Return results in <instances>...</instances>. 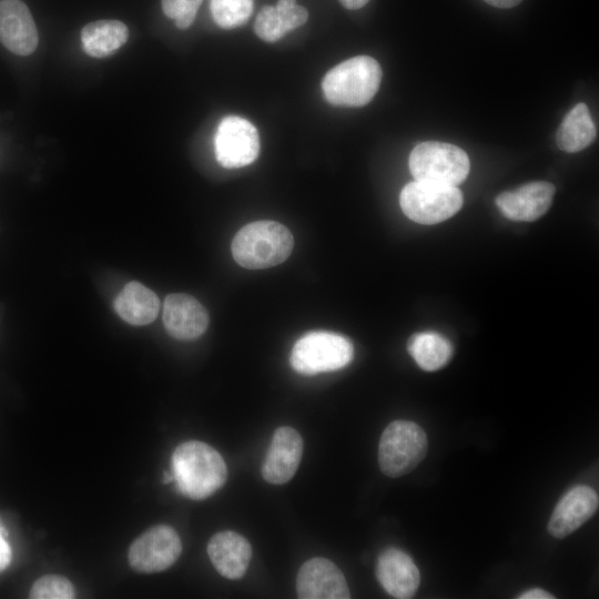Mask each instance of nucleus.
I'll return each mask as SVG.
<instances>
[{
    "label": "nucleus",
    "instance_id": "obj_20",
    "mask_svg": "<svg viewBox=\"0 0 599 599\" xmlns=\"http://www.w3.org/2000/svg\"><path fill=\"white\" fill-rule=\"evenodd\" d=\"M129 38L128 27L119 20H98L81 31L83 50L93 58H105L116 52Z\"/></svg>",
    "mask_w": 599,
    "mask_h": 599
},
{
    "label": "nucleus",
    "instance_id": "obj_17",
    "mask_svg": "<svg viewBox=\"0 0 599 599\" xmlns=\"http://www.w3.org/2000/svg\"><path fill=\"white\" fill-rule=\"evenodd\" d=\"M207 555L220 575L227 579H238L247 570L252 547L242 535L224 530L210 539Z\"/></svg>",
    "mask_w": 599,
    "mask_h": 599
},
{
    "label": "nucleus",
    "instance_id": "obj_10",
    "mask_svg": "<svg viewBox=\"0 0 599 599\" xmlns=\"http://www.w3.org/2000/svg\"><path fill=\"white\" fill-rule=\"evenodd\" d=\"M296 591L302 599L351 598L345 577L331 560L322 557L305 561L298 570Z\"/></svg>",
    "mask_w": 599,
    "mask_h": 599
},
{
    "label": "nucleus",
    "instance_id": "obj_25",
    "mask_svg": "<svg viewBox=\"0 0 599 599\" xmlns=\"http://www.w3.org/2000/svg\"><path fill=\"white\" fill-rule=\"evenodd\" d=\"M202 0H162L164 14L175 21L180 29L189 28L196 16Z\"/></svg>",
    "mask_w": 599,
    "mask_h": 599
},
{
    "label": "nucleus",
    "instance_id": "obj_21",
    "mask_svg": "<svg viewBox=\"0 0 599 599\" xmlns=\"http://www.w3.org/2000/svg\"><path fill=\"white\" fill-rule=\"evenodd\" d=\"M407 349L416 364L427 372L441 368L453 355L450 342L435 332L414 334L408 339Z\"/></svg>",
    "mask_w": 599,
    "mask_h": 599
},
{
    "label": "nucleus",
    "instance_id": "obj_13",
    "mask_svg": "<svg viewBox=\"0 0 599 599\" xmlns=\"http://www.w3.org/2000/svg\"><path fill=\"white\" fill-rule=\"evenodd\" d=\"M598 506L595 489L586 485L575 486L556 505L547 527L549 534L558 539L569 536L595 515Z\"/></svg>",
    "mask_w": 599,
    "mask_h": 599
},
{
    "label": "nucleus",
    "instance_id": "obj_30",
    "mask_svg": "<svg viewBox=\"0 0 599 599\" xmlns=\"http://www.w3.org/2000/svg\"><path fill=\"white\" fill-rule=\"evenodd\" d=\"M343 7L349 10H356L364 7L369 0H338Z\"/></svg>",
    "mask_w": 599,
    "mask_h": 599
},
{
    "label": "nucleus",
    "instance_id": "obj_29",
    "mask_svg": "<svg viewBox=\"0 0 599 599\" xmlns=\"http://www.w3.org/2000/svg\"><path fill=\"white\" fill-rule=\"evenodd\" d=\"M484 1L496 8L508 9V8L516 7L522 0H484Z\"/></svg>",
    "mask_w": 599,
    "mask_h": 599
},
{
    "label": "nucleus",
    "instance_id": "obj_1",
    "mask_svg": "<svg viewBox=\"0 0 599 599\" xmlns=\"http://www.w3.org/2000/svg\"><path fill=\"white\" fill-rule=\"evenodd\" d=\"M171 466L177 490L195 500L213 495L227 478L226 464L221 454L199 440L180 444L172 454Z\"/></svg>",
    "mask_w": 599,
    "mask_h": 599
},
{
    "label": "nucleus",
    "instance_id": "obj_22",
    "mask_svg": "<svg viewBox=\"0 0 599 599\" xmlns=\"http://www.w3.org/2000/svg\"><path fill=\"white\" fill-rule=\"evenodd\" d=\"M210 10L217 26L233 29L244 24L253 12V0H211Z\"/></svg>",
    "mask_w": 599,
    "mask_h": 599
},
{
    "label": "nucleus",
    "instance_id": "obj_7",
    "mask_svg": "<svg viewBox=\"0 0 599 599\" xmlns=\"http://www.w3.org/2000/svg\"><path fill=\"white\" fill-rule=\"evenodd\" d=\"M464 196L457 186L423 181L407 183L400 194L399 204L412 221L433 225L455 215L463 206Z\"/></svg>",
    "mask_w": 599,
    "mask_h": 599
},
{
    "label": "nucleus",
    "instance_id": "obj_12",
    "mask_svg": "<svg viewBox=\"0 0 599 599\" xmlns=\"http://www.w3.org/2000/svg\"><path fill=\"white\" fill-rule=\"evenodd\" d=\"M303 454V439L288 426L278 427L262 465L263 478L273 485L287 483L295 475Z\"/></svg>",
    "mask_w": 599,
    "mask_h": 599
},
{
    "label": "nucleus",
    "instance_id": "obj_19",
    "mask_svg": "<svg viewBox=\"0 0 599 599\" xmlns=\"http://www.w3.org/2000/svg\"><path fill=\"white\" fill-rule=\"evenodd\" d=\"M597 136V129L586 103L576 104L561 121L556 142L568 153L579 152L589 146Z\"/></svg>",
    "mask_w": 599,
    "mask_h": 599
},
{
    "label": "nucleus",
    "instance_id": "obj_16",
    "mask_svg": "<svg viewBox=\"0 0 599 599\" xmlns=\"http://www.w3.org/2000/svg\"><path fill=\"white\" fill-rule=\"evenodd\" d=\"M376 577L383 589L398 599L412 598L420 582L419 570L413 559L405 551L393 547L378 556Z\"/></svg>",
    "mask_w": 599,
    "mask_h": 599
},
{
    "label": "nucleus",
    "instance_id": "obj_9",
    "mask_svg": "<svg viewBox=\"0 0 599 599\" xmlns=\"http://www.w3.org/2000/svg\"><path fill=\"white\" fill-rule=\"evenodd\" d=\"M217 162L226 169H236L254 162L260 152L256 128L246 119L229 115L222 119L215 133Z\"/></svg>",
    "mask_w": 599,
    "mask_h": 599
},
{
    "label": "nucleus",
    "instance_id": "obj_24",
    "mask_svg": "<svg viewBox=\"0 0 599 599\" xmlns=\"http://www.w3.org/2000/svg\"><path fill=\"white\" fill-rule=\"evenodd\" d=\"M254 31L266 42H275L287 33L275 6H265L261 9L254 23Z\"/></svg>",
    "mask_w": 599,
    "mask_h": 599
},
{
    "label": "nucleus",
    "instance_id": "obj_11",
    "mask_svg": "<svg viewBox=\"0 0 599 599\" xmlns=\"http://www.w3.org/2000/svg\"><path fill=\"white\" fill-rule=\"evenodd\" d=\"M555 192L552 183L535 181L502 192L496 197V205L511 221L532 222L549 210Z\"/></svg>",
    "mask_w": 599,
    "mask_h": 599
},
{
    "label": "nucleus",
    "instance_id": "obj_26",
    "mask_svg": "<svg viewBox=\"0 0 599 599\" xmlns=\"http://www.w3.org/2000/svg\"><path fill=\"white\" fill-rule=\"evenodd\" d=\"M287 32L303 26L308 19L307 10L295 0H278L275 6Z\"/></svg>",
    "mask_w": 599,
    "mask_h": 599
},
{
    "label": "nucleus",
    "instance_id": "obj_28",
    "mask_svg": "<svg viewBox=\"0 0 599 599\" xmlns=\"http://www.w3.org/2000/svg\"><path fill=\"white\" fill-rule=\"evenodd\" d=\"M519 599H552L555 596L549 593L548 591L540 589V588H532L525 592H522L520 596H518Z\"/></svg>",
    "mask_w": 599,
    "mask_h": 599
},
{
    "label": "nucleus",
    "instance_id": "obj_18",
    "mask_svg": "<svg viewBox=\"0 0 599 599\" xmlns=\"http://www.w3.org/2000/svg\"><path fill=\"white\" fill-rule=\"evenodd\" d=\"M119 316L132 325H146L155 319L160 309L156 294L139 282L128 283L113 303Z\"/></svg>",
    "mask_w": 599,
    "mask_h": 599
},
{
    "label": "nucleus",
    "instance_id": "obj_5",
    "mask_svg": "<svg viewBox=\"0 0 599 599\" xmlns=\"http://www.w3.org/2000/svg\"><path fill=\"white\" fill-rule=\"evenodd\" d=\"M408 166L415 181L457 186L466 180L470 162L455 144L426 141L412 150Z\"/></svg>",
    "mask_w": 599,
    "mask_h": 599
},
{
    "label": "nucleus",
    "instance_id": "obj_14",
    "mask_svg": "<svg viewBox=\"0 0 599 599\" xmlns=\"http://www.w3.org/2000/svg\"><path fill=\"white\" fill-rule=\"evenodd\" d=\"M0 42L18 55H29L37 49L38 30L22 1L0 0Z\"/></svg>",
    "mask_w": 599,
    "mask_h": 599
},
{
    "label": "nucleus",
    "instance_id": "obj_3",
    "mask_svg": "<svg viewBox=\"0 0 599 599\" xmlns=\"http://www.w3.org/2000/svg\"><path fill=\"white\" fill-rule=\"evenodd\" d=\"M382 81L379 63L357 55L332 68L322 80L325 99L337 106H363L376 94Z\"/></svg>",
    "mask_w": 599,
    "mask_h": 599
},
{
    "label": "nucleus",
    "instance_id": "obj_8",
    "mask_svg": "<svg viewBox=\"0 0 599 599\" xmlns=\"http://www.w3.org/2000/svg\"><path fill=\"white\" fill-rule=\"evenodd\" d=\"M182 552L181 539L171 526L158 525L145 530L130 546L128 560L141 573H155L170 568Z\"/></svg>",
    "mask_w": 599,
    "mask_h": 599
},
{
    "label": "nucleus",
    "instance_id": "obj_2",
    "mask_svg": "<svg viewBox=\"0 0 599 599\" xmlns=\"http://www.w3.org/2000/svg\"><path fill=\"white\" fill-rule=\"evenodd\" d=\"M288 229L275 221H256L243 226L232 241L235 262L248 270H262L284 262L293 250Z\"/></svg>",
    "mask_w": 599,
    "mask_h": 599
},
{
    "label": "nucleus",
    "instance_id": "obj_4",
    "mask_svg": "<svg viewBox=\"0 0 599 599\" xmlns=\"http://www.w3.org/2000/svg\"><path fill=\"white\" fill-rule=\"evenodd\" d=\"M427 448V435L419 425L410 420H394L379 439V468L388 477H402L420 464Z\"/></svg>",
    "mask_w": 599,
    "mask_h": 599
},
{
    "label": "nucleus",
    "instance_id": "obj_15",
    "mask_svg": "<svg viewBox=\"0 0 599 599\" xmlns=\"http://www.w3.org/2000/svg\"><path fill=\"white\" fill-rule=\"evenodd\" d=\"M166 332L180 341L199 338L209 326L205 307L193 296L174 293L166 296L163 307Z\"/></svg>",
    "mask_w": 599,
    "mask_h": 599
},
{
    "label": "nucleus",
    "instance_id": "obj_27",
    "mask_svg": "<svg viewBox=\"0 0 599 599\" xmlns=\"http://www.w3.org/2000/svg\"><path fill=\"white\" fill-rule=\"evenodd\" d=\"M12 552L4 537V529L0 525V572L7 569L10 565Z\"/></svg>",
    "mask_w": 599,
    "mask_h": 599
},
{
    "label": "nucleus",
    "instance_id": "obj_6",
    "mask_svg": "<svg viewBox=\"0 0 599 599\" xmlns=\"http://www.w3.org/2000/svg\"><path fill=\"white\" fill-rule=\"evenodd\" d=\"M354 357L352 342L337 333L315 331L303 335L294 344L290 362L302 375H316L347 366Z\"/></svg>",
    "mask_w": 599,
    "mask_h": 599
},
{
    "label": "nucleus",
    "instance_id": "obj_23",
    "mask_svg": "<svg viewBox=\"0 0 599 599\" xmlns=\"http://www.w3.org/2000/svg\"><path fill=\"white\" fill-rule=\"evenodd\" d=\"M32 599H72L75 589L72 582L60 575H45L37 579L30 590Z\"/></svg>",
    "mask_w": 599,
    "mask_h": 599
}]
</instances>
